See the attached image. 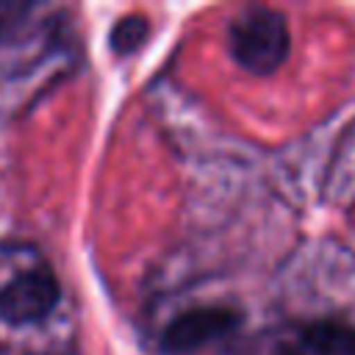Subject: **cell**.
<instances>
[{"mask_svg":"<svg viewBox=\"0 0 355 355\" xmlns=\"http://www.w3.org/2000/svg\"><path fill=\"white\" fill-rule=\"evenodd\" d=\"M147 33H150V25H147L144 17H139V14L136 17H122L111 31V50L119 53V55L133 53L147 39Z\"/></svg>","mask_w":355,"mask_h":355,"instance_id":"cell-5","label":"cell"},{"mask_svg":"<svg viewBox=\"0 0 355 355\" xmlns=\"http://www.w3.org/2000/svg\"><path fill=\"white\" fill-rule=\"evenodd\" d=\"M283 355H355V327L338 319H319L294 333Z\"/></svg>","mask_w":355,"mask_h":355,"instance_id":"cell-4","label":"cell"},{"mask_svg":"<svg viewBox=\"0 0 355 355\" xmlns=\"http://www.w3.org/2000/svg\"><path fill=\"white\" fill-rule=\"evenodd\" d=\"M239 327V316L227 308H194L169 322L161 336L164 355H197L225 341Z\"/></svg>","mask_w":355,"mask_h":355,"instance_id":"cell-2","label":"cell"},{"mask_svg":"<svg viewBox=\"0 0 355 355\" xmlns=\"http://www.w3.org/2000/svg\"><path fill=\"white\" fill-rule=\"evenodd\" d=\"M288 22L275 8H247L230 25V53L252 75H269L288 58Z\"/></svg>","mask_w":355,"mask_h":355,"instance_id":"cell-1","label":"cell"},{"mask_svg":"<svg viewBox=\"0 0 355 355\" xmlns=\"http://www.w3.org/2000/svg\"><path fill=\"white\" fill-rule=\"evenodd\" d=\"M58 302V280L50 269H31L0 288V319L8 324H36Z\"/></svg>","mask_w":355,"mask_h":355,"instance_id":"cell-3","label":"cell"}]
</instances>
